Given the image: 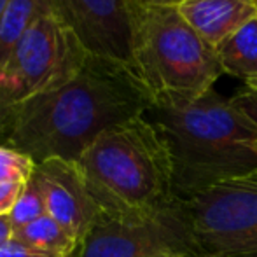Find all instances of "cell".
I'll return each instance as SVG.
<instances>
[{
	"instance_id": "cell-9",
	"label": "cell",
	"mask_w": 257,
	"mask_h": 257,
	"mask_svg": "<svg viewBox=\"0 0 257 257\" xmlns=\"http://www.w3.org/2000/svg\"><path fill=\"white\" fill-rule=\"evenodd\" d=\"M34 175L44 191L48 215L67 227L82 243L102 215V208L93 198L77 161L48 159L37 163Z\"/></svg>"
},
{
	"instance_id": "cell-10",
	"label": "cell",
	"mask_w": 257,
	"mask_h": 257,
	"mask_svg": "<svg viewBox=\"0 0 257 257\" xmlns=\"http://www.w3.org/2000/svg\"><path fill=\"white\" fill-rule=\"evenodd\" d=\"M177 9L213 48L257 18L254 0H186Z\"/></svg>"
},
{
	"instance_id": "cell-8",
	"label": "cell",
	"mask_w": 257,
	"mask_h": 257,
	"mask_svg": "<svg viewBox=\"0 0 257 257\" xmlns=\"http://www.w3.org/2000/svg\"><path fill=\"white\" fill-rule=\"evenodd\" d=\"M91 54L133 65V0H48Z\"/></svg>"
},
{
	"instance_id": "cell-22",
	"label": "cell",
	"mask_w": 257,
	"mask_h": 257,
	"mask_svg": "<svg viewBox=\"0 0 257 257\" xmlns=\"http://www.w3.org/2000/svg\"><path fill=\"white\" fill-rule=\"evenodd\" d=\"M7 4H9V0H0V18H2V14H4V11H6Z\"/></svg>"
},
{
	"instance_id": "cell-15",
	"label": "cell",
	"mask_w": 257,
	"mask_h": 257,
	"mask_svg": "<svg viewBox=\"0 0 257 257\" xmlns=\"http://www.w3.org/2000/svg\"><path fill=\"white\" fill-rule=\"evenodd\" d=\"M37 163L16 147L0 144V182L27 184L34 175Z\"/></svg>"
},
{
	"instance_id": "cell-24",
	"label": "cell",
	"mask_w": 257,
	"mask_h": 257,
	"mask_svg": "<svg viewBox=\"0 0 257 257\" xmlns=\"http://www.w3.org/2000/svg\"><path fill=\"white\" fill-rule=\"evenodd\" d=\"M254 151H255V153H257V140H255V142H254Z\"/></svg>"
},
{
	"instance_id": "cell-18",
	"label": "cell",
	"mask_w": 257,
	"mask_h": 257,
	"mask_svg": "<svg viewBox=\"0 0 257 257\" xmlns=\"http://www.w3.org/2000/svg\"><path fill=\"white\" fill-rule=\"evenodd\" d=\"M21 182H0V215H9L23 191Z\"/></svg>"
},
{
	"instance_id": "cell-17",
	"label": "cell",
	"mask_w": 257,
	"mask_h": 257,
	"mask_svg": "<svg viewBox=\"0 0 257 257\" xmlns=\"http://www.w3.org/2000/svg\"><path fill=\"white\" fill-rule=\"evenodd\" d=\"M231 100L257 126V82L245 84V88L238 91Z\"/></svg>"
},
{
	"instance_id": "cell-6",
	"label": "cell",
	"mask_w": 257,
	"mask_h": 257,
	"mask_svg": "<svg viewBox=\"0 0 257 257\" xmlns=\"http://www.w3.org/2000/svg\"><path fill=\"white\" fill-rule=\"evenodd\" d=\"M182 203L200 252L210 257H257V170Z\"/></svg>"
},
{
	"instance_id": "cell-19",
	"label": "cell",
	"mask_w": 257,
	"mask_h": 257,
	"mask_svg": "<svg viewBox=\"0 0 257 257\" xmlns=\"http://www.w3.org/2000/svg\"><path fill=\"white\" fill-rule=\"evenodd\" d=\"M0 257H60V255L37 250V248L28 247V245L18 241L16 238H13L9 243L0 247Z\"/></svg>"
},
{
	"instance_id": "cell-1",
	"label": "cell",
	"mask_w": 257,
	"mask_h": 257,
	"mask_svg": "<svg viewBox=\"0 0 257 257\" xmlns=\"http://www.w3.org/2000/svg\"><path fill=\"white\" fill-rule=\"evenodd\" d=\"M153 102L132 63L89 53L68 81L20 102L7 146L35 163L77 161L102 133L146 115Z\"/></svg>"
},
{
	"instance_id": "cell-21",
	"label": "cell",
	"mask_w": 257,
	"mask_h": 257,
	"mask_svg": "<svg viewBox=\"0 0 257 257\" xmlns=\"http://www.w3.org/2000/svg\"><path fill=\"white\" fill-rule=\"evenodd\" d=\"M133 2L144 7H179L186 0H133Z\"/></svg>"
},
{
	"instance_id": "cell-7",
	"label": "cell",
	"mask_w": 257,
	"mask_h": 257,
	"mask_svg": "<svg viewBox=\"0 0 257 257\" xmlns=\"http://www.w3.org/2000/svg\"><path fill=\"white\" fill-rule=\"evenodd\" d=\"M89 51L53 13L35 20L0 70L18 102L48 91L75 75Z\"/></svg>"
},
{
	"instance_id": "cell-16",
	"label": "cell",
	"mask_w": 257,
	"mask_h": 257,
	"mask_svg": "<svg viewBox=\"0 0 257 257\" xmlns=\"http://www.w3.org/2000/svg\"><path fill=\"white\" fill-rule=\"evenodd\" d=\"M18 105H20V102H18L16 95L0 75V144L9 142L14 121H16Z\"/></svg>"
},
{
	"instance_id": "cell-12",
	"label": "cell",
	"mask_w": 257,
	"mask_h": 257,
	"mask_svg": "<svg viewBox=\"0 0 257 257\" xmlns=\"http://www.w3.org/2000/svg\"><path fill=\"white\" fill-rule=\"evenodd\" d=\"M51 13L48 0H9L0 18V70L35 20Z\"/></svg>"
},
{
	"instance_id": "cell-13",
	"label": "cell",
	"mask_w": 257,
	"mask_h": 257,
	"mask_svg": "<svg viewBox=\"0 0 257 257\" xmlns=\"http://www.w3.org/2000/svg\"><path fill=\"white\" fill-rule=\"evenodd\" d=\"M14 238L28 247L60 257H74L81 245L67 227L61 226L48 213L28 226L14 231Z\"/></svg>"
},
{
	"instance_id": "cell-5",
	"label": "cell",
	"mask_w": 257,
	"mask_h": 257,
	"mask_svg": "<svg viewBox=\"0 0 257 257\" xmlns=\"http://www.w3.org/2000/svg\"><path fill=\"white\" fill-rule=\"evenodd\" d=\"M196 247L184 203L149 212H102L74 257H186Z\"/></svg>"
},
{
	"instance_id": "cell-20",
	"label": "cell",
	"mask_w": 257,
	"mask_h": 257,
	"mask_svg": "<svg viewBox=\"0 0 257 257\" xmlns=\"http://www.w3.org/2000/svg\"><path fill=\"white\" fill-rule=\"evenodd\" d=\"M13 238H14V229H13V224H11L9 215H0V247L9 243Z\"/></svg>"
},
{
	"instance_id": "cell-11",
	"label": "cell",
	"mask_w": 257,
	"mask_h": 257,
	"mask_svg": "<svg viewBox=\"0 0 257 257\" xmlns=\"http://www.w3.org/2000/svg\"><path fill=\"white\" fill-rule=\"evenodd\" d=\"M215 53L224 74L234 75L245 84L257 82V18L220 42Z\"/></svg>"
},
{
	"instance_id": "cell-25",
	"label": "cell",
	"mask_w": 257,
	"mask_h": 257,
	"mask_svg": "<svg viewBox=\"0 0 257 257\" xmlns=\"http://www.w3.org/2000/svg\"><path fill=\"white\" fill-rule=\"evenodd\" d=\"M254 2H255V4H257V0H254Z\"/></svg>"
},
{
	"instance_id": "cell-2",
	"label": "cell",
	"mask_w": 257,
	"mask_h": 257,
	"mask_svg": "<svg viewBox=\"0 0 257 257\" xmlns=\"http://www.w3.org/2000/svg\"><path fill=\"white\" fill-rule=\"evenodd\" d=\"M146 115L168 142L180 201L257 170V126L213 88L196 96H158Z\"/></svg>"
},
{
	"instance_id": "cell-23",
	"label": "cell",
	"mask_w": 257,
	"mask_h": 257,
	"mask_svg": "<svg viewBox=\"0 0 257 257\" xmlns=\"http://www.w3.org/2000/svg\"><path fill=\"white\" fill-rule=\"evenodd\" d=\"M186 257H210V255L203 254V252H193V254H189V255H186Z\"/></svg>"
},
{
	"instance_id": "cell-14",
	"label": "cell",
	"mask_w": 257,
	"mask_h": 257,
	"mask_svg": "<svg viewBox=\"0 0 257 257\" xmlns=\"http://www.w3.org/2000/svg\"><path fill=\"white\" fill-rule=\"evenodd\" d=\"M46 213H48V206H46L44 191H42V186L37 180V177L32 175V179L23 186V191H21L13 212L9 213L13 229H21L34 220L41 219Z\"/></svg>"
},
{
	"instance_id": "cell-3",
	"label": "cell",
	"mask_w": 257,
	"mask_h": 257,
	"mask_svg": "<svg viewBox=\"0 0 257 257\" xmlns=\"http://www.w3.org/2000/svg\"><path fill=\"white\" fill-rule=\"evenodd\" d=\"M77 165L102 212H149L179 200L168 142L147 115L102 133Z\"/></svg>"
},
{
	"instance_id": "cell-4",
	"label": "cell",
	"mask_w": 257,
	"mask_h": 257,
	"mask_svg": "<svg viewBox=\"0 0 257 257\" xmlns=\"http://www.w3.org/2000/svg\"><path fill=\"white\" fill-rule=\"evenodd\" d=\"M133 67L154 98L201 95L224 74L215 48L177 7H144L135 2Z\"/></svg>"
}]
</instances>
